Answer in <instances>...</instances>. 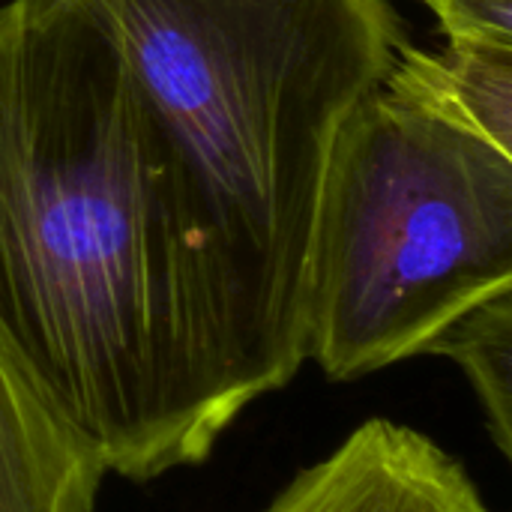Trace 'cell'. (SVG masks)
Segmentation results:
<instances>
[{
	"mask_svg": "<svg viewBox=\"0 0 512 512\" xmlns=\"http://www.w3.org/2000/svg\"><path fill=\"white\" fill-rule=\"evenodd\" d=\"M264 512H495L468 468L429 435L384 417L303 468Z\"/></svg>",
	"mask_w": 512,
	"mask_h": 512,
	"instance_id": "4",
	"label": "cell"
},
{
	"mask_svg": "<svg viewBox=\"0 0 512 512\" xmlns=\"http://www.w3.org/2000/svg\"><path fill=\"white\" fill-rule=\"evenodd\" d=\"M0 342L105 474L135 483L201 465L306 366L69 0L0 3Z\"/></svg>",
	"mask_w": 512,
	"mask_h": 512,
	"instance_id": "1",
	"label": "cell"
},
{
	"mask_svg": "<svg viewBox=\"0 0 512 512\" xmlns=\"http://www.w3.org/2000/svg\"><path fill=\"white\" fill-rule=\"evenodd\" d=\"M512 288V156L384 84L345 120L321 186L306 363L354 381Z\"/></svg>",
	"mask_w": 512,
	"mask_h": 512,
	"instance_id": "3",
	"label": "cell"
},
{
	"mask_svg": "<svg viewBox=\"0 0 512 512\" xmlns=\"http://www.w3.org/2000/svg\"><path fill=\"white\" fill-rule=\"evenodd\" d=\"M105 477L0 342V512H96Z\"/></svg>",
	"mask_w": 512,
	"mask_h": 512,
	"instance_id": "5",
	"label": "cell"
},
{
	"mask_svg": "<svg viewBox=\"0 0 512 512\" xmlns=\"http://www.w3.org/2000/svg\"><path fill=\"white\" fill-rule=\"evenodd\" d=\"M447 42H480L512 48V0H423Z\"/></svg>",
	"mask_w": 512,
	"mask_h": 512,
	"instance_id": "8",
	"label": "cell"
},
{
	"mask_svg": "<svg viewBox=\"0 0 512 512\" xmlns=\"http://www.w3.org/2000/svg\"><path fill=\"white\" fill-rule=\"evenodd\" d=\"M117 48L264 321L306 357L333 144L408 42L390 0H69Z\"/></svg>",
	"mask_w": 512,
	"mask_h": 512,
	"instance_id": "2",
	"label": "cell"
},
{
	"mask_svg": "<svg viewBox=\"0 0 512 512\" xmlns=\"http://www.w3.org/2000/svg\"><path fill=\"white\" fill-rule=\"evenodd\" d=\"M384 87L512 156V48L450 42L429 54L405 42Z\"/></svg>",
	"mask_w": 512,
	"mask_h": 512,
	"instance_id": "6",
	"label": "cell"
},
{
	"mask_svg": "<svg viewBox=\"0 0 512 512\" xmlns=\"http://www.w3.org/2000/svg\"><path fill=\"white\" fill-rule=\"evenodd\" d=\"M450 357L468 378L495 447L510 456L512 444V288L456 318L429 348Z\"/></svg>",
	"mask_w": 512,
	"mask_h": 512,
	"instance_id": "7",
	"label": "cell"
}]
</instances>
